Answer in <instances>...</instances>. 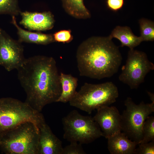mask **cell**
Returning <instances> with one entry per match:
<instances>
[{
	"label": "cell",
	"mask_w": 154,
	"mask_h": 154,
	"mask_svg": "<svg viewBox=\"0 0 154 154\" xmlns=\"http://www.w3.org/2000/svg\"><path fill=\"white\" fill-rule=\"evenodd\" d=\"M18 79L26 94L25 102L41 112L56 102L62 92L60 73L52 57L37 55L26 58L17 69Z\"/></svg>",
	"instance_id": "6da1fadb"
},
{
	"label": "cell",
	"mask_w": 154,
	"mask_h": 154,
	"mask_svg": "<svg viewBox=\"0 0 154 154\" xmlns=\"http://www.w3.org/2000/svg\"><path fill=\"white\" fill-rule=\"evenodd\" d=\"M80 75L100 80L118 71L122 56L119 47L109 37H92L82 42L76 53Z\"/></svg>",
	"instance_id": "7a4b0ae2"
},
{
	"label": "cell",
	"mask_w": 154,
	"mask_h": 154,
	"mask_svg": "<svg viewBox=\"0 0 154 154\" xmlns=\"http://www.w3.org/2000/svg\"><path fill=\"white\" fill-rule=\"evenodd\" d=\"M118 96L117 88L112 82L85 83L69 102L70 106L90 114L95 109L114 103Z\"/></svg>",
	"instance_id": "3957f363"
},
{
	"label": "cell",
	"mask_w": 154,
	"mask_h": 154,
	"mask_svg": "<svg viewBox=\"0 0 154 154\" xmlns=\"http://www.w3.org/2000/svg\"><path fill=\"white\" fill-rule=\"evenodd\" d=\"M39 129L27 121L0 135V150L6 154H38Z\"/></svg>",
	"instance_id": "277c9868"
},
{
	"label": "cell",
	"mask_w": 154,
	"mask_h": 154,
	"mask_svg": "<svg viewBox=\"0 0 154 154\" xmlns=\"http://www.w3.org/2000/svg\"><path fill=\"white\" fill-rule=\"evenodd\" d=\"M27 121L33 123L38 128L45 122L41 112L25 102L11 97L0 98V135Z\"/></svg>",
	"instance_id": "5b68a950"
},
{
	"label": "cell",
	"mask_w": 154,
	"mask_h": 154,
	"mask_svg": "<svg viewBox=\"0 0 154 154\" xmlns=\"http://www.w3.org/2000/svg\"><path fill=\"white\" fill-rule=\"evenodd\" d=\"M63 138L71 142L88 144L103 136L97 123L92 117L81 115L77 111L70 112L62 119Z\"/></svg>",
	"instance_id": "8992f818"
},
{
	"label": "cell",
	"mask_w": 154,
	"mask_h": 154,
	"mask_svg": "<svg viewBox=\"0 0 154 154\" xmlns=\"http://www.w3.org/2000/svg\"><path fill=\"white\" fill-rule=\"evenodd\" d=\"M126 107L121 115V131L130 140L139 144L143 138L142 129L145 121L154 112V102L137 105L130 97L125 100Z\"/></svg>",
	"instance_id": "52a82bcc"
},
{
	"label": "cell",
	"mask_w": 154,
	"mask_h": 154,
	"mask_svg": "<svg viewBox=\"0 0 154 154\" xmlns=\"http://www.w3.org/2000/svg\"><path fill=\"white\" fill-rule=\"evenodd\" d=\"M154 69V64L149 60L145 52L130 49L119 79L131 89H136L144 82L146 75Z\"/></svg>",
	"instance_id": "ba28073f"
},
{
	"label": "cell",
	"mask_w": 154,
	"mask_h": 154,
	"mask_svg": "<svg viewBox=\"0 0 154 154\" xmlns=\"http://www.w3.org/2000/svg\"><path fill=\"white\" fill-rule=\"evenodd\" d=\"M23 46L0 29V65L8 71L20 67L25 58Z\"/></svg>",
	"instance_id": "9c48e42d"
},
{
	"label": "cell",
	"mask_w": 154,
	"mask_h": 154,
	"mask_svg": "<svg viewBox=\"0 0 154 154\" xmlns=\"http://www.w3.org/2000/svg\"><path fill=\"white\" fill-rule=\"evenodd\" d=\"M97 110L93 118L99 125L103 137L107 139L121 131V115L116 107L104 106Z\"/></svg>",
	"instance_id": "30bf717a"
},
{
	"label": "cell",
	"mask_w": 154,
	"mask_h": 154,
	"mask_svg": "<svg viewBox=\"0 0 154 154\" xmlns=\"http://www.w3.org/2000/svg\"><path fill=\"white\" fill-rule=\"evenodd\" d=\"M22 19L19 23L30 30L44 31L52 29L54 20L50 11L41 13L25 11L21 12Z\"/></svg>",
	"instance_id": "8fae6325"
},
{
	"label": "cell",
	"mask_w": 154,
	"mask_h": 154,
	"mask_svg": "<svg viewBox=\"0 0 154 154\" xmlns=\"http://www.w3.org/2000/svg\"><path fill=\"white\" fill-rule=\"evenodd\" d=\"M38 128V154H62L63 148L61 141L53 133L46 122Z\"/></svg>",
	"instance_id": "7c38bea8"
},
{
	"label": "cell",
	"mask_w": 154,
	"mask_h": 154,
	"mask_svg": "<svg viewBox=\"0 0 154 154\" xmlns=\"http://www.w3.org/2000/svg\"><path fill=\"white\" fill-rule=\"evenodd\" d=\"M107 139L108 147L111 154H135L138 144L129 139L123 133H117Z\"/></svg>",
	"instance_id": "4fadbf2b"
},
{
	"label": "cell",
	"mask_w": 154,
	"mask_h": 154,
	"mask_svg": "<svg viewBox=\"0 0 154 154\" xmlns=\"http://www.w3.org/2000/svg\"><path fill=\"white\" fill-rule=\"evenodd\" d=\"M11 23L16 28L19 37L18 40L21 43L25 42L46 45L55 41L52 34L32 32L23 29L17 24L15 16H12Z\"/></svg>",
	"instance_id": "5bb4252c"
},
{
	"label": "cell",
	"mask_w": 154,
	"mask_h": 154,
	"mask_svg": "<svg viewBox=\"0 0 154 154\" xmlns=\"http://www.w3.org/2000/svg\"><path fill=\"white\" fill-rule=\"evenodd\" d=\"M111 39L115 38L121 42V46H126L130 49H133L142 42L140 37H137L127 26H116L108 36Z\"/></svg>",
	"instance_id": "9a60e30c"
},
{
	"label": "cell",
	"mask_w": 154,
	"mask_h": 154,
	"mask_svg": "<svg viewBox=\"0 0 154 154\" xmlns=\"http://www.w3.org/2000/svg\"><path fill=\"white\" fill-rule=\"evenodd\" d=\"M60 81L62 92L56 102L66 103L69 102L76 91L78 79L70 74L60 72Z\"/></svg>",
	"instance_id": "2e32d148"
},
{
	"label": "cell",
	"mask_w": 154,
	"mask_h": 154,
	"mask_svg": "<svg viewBox=\"0 0 154 154\" xmlns=\"http://www.w3.org/2000/svg\"><path fill=\"white\" fill-rule=\"evenodd\" d=\"M66 11L72 16L78 19H86L90 14L85 7L83 0H61Z\"/></svg>",
	"instance_id": "e0dca14e"
},
{
	"label": "cell",
	"mask_w": 154,
	"mask_h": 154,
	"mask_svg": "<svg viewBox=\"0 0 154 154\" xmlns=\"http://www.w3.org/2000/svg\"><path fill=\"white\" fill-rule=\"evenodd\" d=\"M140 36L142 41L154 40V22L150 20L142 18L139 20Z\"/></svg>",
	"instance_id": "ac0fdd59"
},
{
	"label": "cell",
	"mask_w": 154,
	"mask_h": 154,
	"mask_svg": "<svg viewBox=\"0 0 154 154\" xmlns=\"http://www.w3.org/2000/svg\"><path fill=\"white\" fill-rule=\"evenodd\" d=\"M21 12L18 0H0V14H8L15 16Z\"/></svg>",
	"instance_id": "d6986e66"
},
{
	"label": "cell",
	"mask_w": 154,
	"mask_h": 154,
	"mask_svg": "<svg viewBox=\"0 0 154 154\" xmlns=\"http://www.w3.org/2000/svg\"><path fill=\"white\" fill-rule=\"evenodd\" d=\"M143 138L140 143L154 140V117L148 116L144 123L142 129Z\"/></svg>",
	"instance_id": "ffe728a7"
},
{
	"label": "cell",
	"mask_w": 154,
	"mask_h": 154,
	"mask_svg": "<svg viewBox=\"0 0 154 154\" xmlns=\"http://www.w3.org/2000/svg\"><path fill=\"white\" fill-rule=\"evenodd\" d=\"M53 35L55 41L63 43L70 42L73 38L70 30H61L55 32Z\"/></svg>",
	"instance_id": "44dd1931"
},
{
	"label": "cell",
	"mask_w": 154,
	"mask_h": 154,
	"mask_svg": "<svg viewBox=\"0 0 154 154\" xmlns=\"http://www.w3.org/2000/svg\"><path fill=\"white\" fill-rule=\"evenodd\" d=\"M82 144L77 142L70 144L63 148L62 154H85Z\"/></svg>",
	"instance_id": "7402d4cb"
},
{
	"label": "cell",
	"mask_w": 154,
	"mask_h": 154,
	"mask_svg": "<svg viewBox=\"0 0 154 154\" xmlns=\"http://www.w3.org/2000/svg\"><path fill=\"white\" fill-rule=\"evenodd\" d=\"M136 149L135 154H154V140L147 143H140Z\"/></svg>",
	"instance_id": "603a6c76"
},
{
	"label": "cell",
	"mask_w": 154,
	"mask_h": 154,
	"mask_svg": "<svg viewBox=\"0 0 154 154\" xmlns=\"http://www.w3.org/2000/svg\"><path fill=\"white\" fill-rule=\"evenodd\" d=\"M106 2L108 9L113 12H117L123 8L124 0H106Z\"/></svg>",
	"instance_id": "cb8c5ba5"
},
{
	"label": "cell",
	"mask_w": 154,
	"mask_h": 154,
	"mask_svg": "<svg viewBox=\"0 0 154 154\" xmlns=\"http://www.w3.org/2000/svg\"><path fill=\"white\" fill-rule=\"evenodd\" d=\"M147 93L149 96L152 102H154V94L151 92H148Z\"/></svg>",
	"instance_id": "d4e9b609"
}]
</instances>
